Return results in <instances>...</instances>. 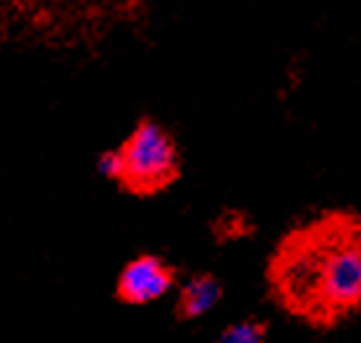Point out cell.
Returning <instances> with one entry per match:
<instances>
[{
  "label": "cell",
  "instance_id": "cell-1",
  "mask_svg": "<svg viewBox=\"0 0 361 343\" xmlns=\"http://www.w3.org/2000/svg\"><path fill=\"white\" fill-rule=\"evenodd\" d=\"M327 239L290 254L283 286L298 304L345 312L361 304V241L345 236Z\"/></svg>",
  "mask_w": 361,
  "mask_h": 343
},
{
  "label": "cell",
  "instance_id": "cell-2",
  "mask_svg": "<svg viewBox=\"0 0 361 343\" xmlns=\"http://www.w3.org/2000/svg\"><path fill=\"white\" fill-rule=\"evenodd\" d=\"M121 183L136 194H154L165 189L178 173V150L173 136L160 124L145 121L118 147Z\"/></svg>",
  "mask_w": 361,
  "mask_h": 343
},
{
  "label": "cell",
  "instance_id": "cell-3",
  "mask_svg": "<svg viewBox=\"0 0 361 343\" xmlns=\"http://www.w3.org/2000/svg\"><path fill=\"white\" fill-rule=\"evenodd\" d=\"M176 283V272L154 254H142L131 260L118 275V296L126 304H152L168 296Z\"/></svg>",
  "mask_w": 361,
  "mask_h": 343
},
{
  "label": "cell",
  "instance_id": "cell-4",
  "mask_svg": "<svg viewBox=\"0 0 361 343\" xmlns=\"http://www.w3.org/2000/svg\"><path fill=\"white\" fill-rule=\"evenodd\" d=\"M223 299V289L212 275H191L178 291V315L186 320H199L209 315Z\"/></svg>",
  "mask_w": 361,
  "mask_h": 343
},
{
  "label": "cell",
  "instance_id": "cell-5",
  "mask_svg": "<svg viewBox=\"0 0 361 343\" xmlns=\"http://www.w3.org/2000/svg\"><path fill=\"white\" fill-rule=\"evenodd\" d=\"M217 343H267V330L257 320H241L228 325Z\"/></svg>",
  "mask_w": 361,
  "mask_h": 343
},
{
  "label": "cell",
  "instance_id": "cell-6",
  "mask_svg": "<svg viewBox=\"0 0 361 343\" xmlns=\"http://www.w3.org/2000/svg\"><path fill=\"white\" fill-rule=\"evenodd\" d=\"M97 173L108 181H121V152L108 150L97 157Z\"/></svg>",
  "mask_w": 361,
  "mask_h": 343
}]
</instances>
